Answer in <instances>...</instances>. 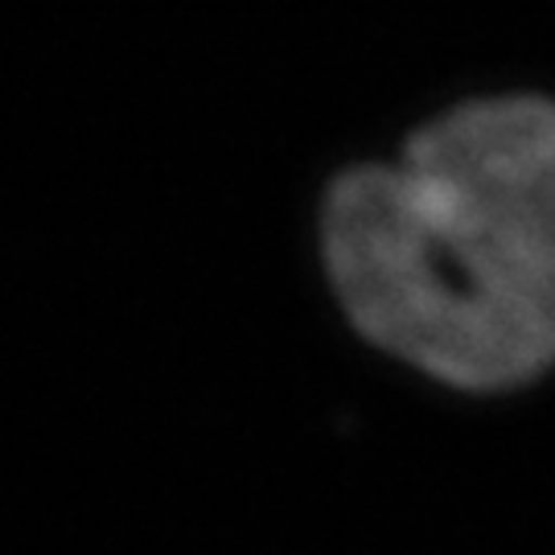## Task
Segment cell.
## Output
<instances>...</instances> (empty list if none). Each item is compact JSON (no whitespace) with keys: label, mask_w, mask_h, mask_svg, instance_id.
Wrapping results in <instances>:
<instances>
[{"label":"cell","mask_w":555,"mask_h":555,"mask_svg":"<svg viewBox=\"0 0 555 555\" xmlns=\"http://www.w3.org/2000/svg\"><path fill=\"white\" fill-rule=\"evenodd\" d=\"M346 321L461 396L555 371V103L515 95L428 124L396 165L337 181L321 219Z\"/></svg>","instance_id":"6da1fadb"}]
</instances>
